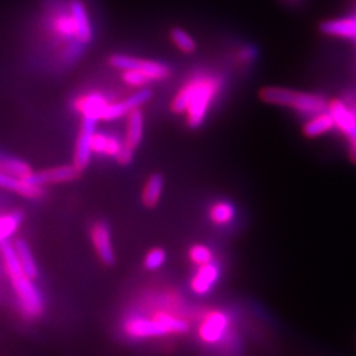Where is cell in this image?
I'll return each mask as SVG.
<instances>
[{"label": "cell", "instance_id": "obj_16", "mask_svg": "<svg viewBox=\"0 0 356 356\" xmlns=\"http://www.w3.org/2000/svg\"><path fill=\"white\" fill-rule=\"evenodd\" d=\"M321 32L335 38H355L356 17L327 20L321 24Z\"/></svg>", "mask_w": 356, "mask_h": 356}, {"label": "cell", "instance_id": "obj_8", "mask_svg": "<svg viewBox=\"0 0 356 356\" xmlns=\"http://www.w3.org/2000/svg\"><path fill=\"white\" fill-rule=\"evenodd\" d=\"M98 119L91 118V116H83L81 131L76 139V152H74V163L73 165L81 172L86 169L91 160L92 154V138L95 134V127H97Z\"/></svg>", "mask_w": 356, "mask_h": 356}, {"label": "cell", "instance_id": "obj_2", "mask_svg": "<svg viewBox=\"0 0 356 356\" xmlns=\"http://www.w3.org/2000/svg\"><path fill=\"white\" fill-rule=\"evenodd\" d=\"M1 259L6 268V273L10 279L13 292L16 294L22 314L29 319H36L44 313V300L33 280L28 277L22 267L13 243H1Z\"/></svg>", "mask_w": 356, "mask_h": 356}, {"label": "cell", "instance_id": "obj_18", "mask_svg": "<svg viewBox=\"0 0 356 356\" xmlns=\"http://www.w3.org/2000/svg\"><path fill=\"white\" fill-rule=\"evenodd\" d=\"M335 127V122L332 115L327 111L314 115L305 126H304V135L307 138H318L321 135H325L326 132Z\"/></svg>", "mask_w": 356, "mask_h": 356}, {"label": "cell", "instance_id": "obj_12", "mask_svg": "<svg viewBox=\"0 0 356 356\" xmlns=\"http://www.w3.org/2000/svg\"><path fill=\"white\" fill-rule=\"evenodd\" d=\"M220 276V268L216 263L198 267L191 280V289L197 296H206L213 291Z\"/></svg>", "mask_w": 356, "mask_h": 356}, {"label": "cell", "instance_id": "obj_30", "mask_svg": "<svg viewBox=\"0 0 356 356\" xmlns=\"http://www.w3.org/2000/svg\"><path fill=\"white\" fill-rule=\"evenodd\" d=\"M134 152H135V151H132V149H129V148L123 145L122 151L119 152V154H118L115 159H116V161H118L119 164L128 165V164H131V161L134 160Z\"/></svg>", "mask_w": 356, "mask_h": 356}, {"label": "cell", "instance_id": "obj_29", "mask_svg": "<svg viewBox=\"0 0 356 356\" xmlns=\"http://www.w3.org/2000/svg\"><path fill=\"white\" fill-rule=\"evenodd\" d=\"M58 29L66 36L76 35V29H74V23H73L72 15L70 16H64V17H61L58 20Z\"/></svg>", "mask_w": 356, "mask_h": 356}, {"label": "cell", "instance_id": "obj_28", "mask_svg": "<svg viewBox=\"0 0 356 356\" xmlns=\"http://www.w3.org/2000/svg\"><path fill=\"white\" fill-rule=\"evenodd\" d=\"M108 140H110V135L97 134V132H95V134H94V138H92V145H91V147H92V153L106 156Z\"/></svg>", "mask_w": 356, "mask_h": 356}, {"label": "cell", "instance_id": "obj_11", "mask_svg": "<svg viewBox=\"0 0 356 356\" xmlns=\"http://www.w3.org/2000/svg\"><path fill=\"white\" fill-rule=\"evenodd\" d=\"M151 98H152L151 90L141 89L122 102L108 103L99 116V120L110 122V120L119 119L124 115L129 114L132 110L139 108L141 104L148 102Z\"/></svg>", "mask_w": 356, "mask_h": 356}, {"label": "cell", "instance_id": "obj_22", "mask_svg": "<svg viewBox=\"0 0 356 356\" xmlns=\"http://www.w3.org/2000/svg\"><path fill=\"white\" fill-rule=\"evenodd\" d=\"M170 38L178 49L185 54H191L197 49L195 40L191 38V33H188L181 28H173L170 31Z\"/></svg>", "mask_w": 356, "mask_h": 356}, {"label": "cell", "instance_id": "obj_1", "mask_svg": "<svg viewBox=\"0 0 356 356\" xmlns=\"http://www.w3.org/2000/svg\"><path fill=\"white\" fill-rule=\"evenodd\" d=\"M223 88L222 78L213 74H200L188 81L172 101V111L176 114L186 113L188 126H202L209 108L219 91Z\"/></svg>", "mask_w": 356, "mask_h": 356}, {"label": "cell", "instance_id": "obj_21", "mask_svg": "<svg viewBox=\"0 0 356 356\" xmlns=\"http://www.w3.org/2000/svg\"><path fill=\"white\" fill-rule=\"evenodd\" d=\"M235 214L236 210L229 201H218L209 210V218L216 226H227L235 219Z\"/></svg>", "mask_w": 356, "mask_h": 356}, {"label": "cell", "instance_id": "obj_15", "mask_svg": "<svg viewBox=\"0 0 356 356\" xmlns=\"http://www.w3.org/2000/svg\"><path fill=\"white\" fill-rule=\"evenodd\" d=\"M143 131H144V115L140 108H135L128 114L126 135L123 140L124 147L135 151L143 140Z\"/></svg>", "mask_w": 356, "mask_h": 356}, {"label": "cell", "instance_id": "obj_4", "mask_svg": "<svg viewBox=\"0 0 356 356\" xmlns=\"http://www.w3.org/2000/svg\"><path fill=\"white\" fill-rule=\"evenodd\" d=\"M260 99L268 104L292 107L298 113L309 115H317L329 110L327 99L319 94L300 92L294 90L267 86L260 91Z\"/></svg>", "mask_w": 356, "mask_h": 356}, {"label": "cell", "instance_id": "obj_10", "mask_svg": "<svg viewBox=\"0 0 356 356\" xmlns=\"http://www.w3.org/2000/svg\"><path fill=\"white\" fill-rule=\"evenodd\" d=\"M90 239L95 254H98L103 264L113 266L115 263V252L110 227L101 220L92 223L90 229Z\"/></svg>", "mask_w": 356, "mask_h": 356}, {"label": "cell", "instance_id": "obj_23", "mask_svg": "<svg viewBox=\"0 0 356 356\" xmlns=\"http://www.w3.org/2000/svg\"><path fill=\"white\" fill-rule=\"evenodd\" d=\"M0 172L15 177L26 178L33 170L26 161L19 159H6L0 163Z\"/></svg>", "mask_w": 356, "mask_h": 356}, {"label": "cell", "instance_id": "obj_24", "mask_svg": "<svg viewBox=\"0 0 356 356\" xmlns=\"http://www.w3.org/2000/svg\"><path fill=\"white\" fill-rule=\"evenodd\" d=\"M22 220L23 216L20 213L0 216V243L6 242V239L13 236L16 229H19Z\"/></svg>", "mask_w": 356, "mask_h": 356}, {"label": "cell", "instance_id": "obj_25", "mask_svg": "<svg viewBox=\"0 0 356 356\" xmlns=\"http://www.w3.org/2000/svg\"><path fill=\"white\" fill-rule=\"evenodd\" d=\"M189 260L194 266L202 267L214 261V254L211 248L204 244H194L189 250Z\"/></svg>", "mask_w": 356, "mask_h": 356}, {"label": "cell", "instance_id": "obj_3", "mask_svg": "<svg viewBox=\"0 0 356 356\" xmlns=\"http://www.w3.org/2000/svg\"><path fill=\"white\" fill-rule=\"evenodd\" d=\"M189 330V322L170 312H156L151 317L131 314L123 321V332L136 341L181 335Z\"/></svg>", "mask_w": 356, "mask_h": 356}, {"label": "cell", "instance_id": "obj_26", "mask_svg": "<svg viewBox=\"0 0 356 356\" xmlns=\"http://www.w3.org/2000/svg\"><path fill=\"white\" fill-rule=\"evenodd\" d=\"M166 254L163 248H152L144 257V266L148 270H159L165 264Z\"/></svg>", "mask_w": 356, "mask_h": 356}, {"label": "cell", "instance_id": "obj_17", "mask_svg": "<svg viewBox=\"0 0 356 356\" xmlns=\"http://www.w3.org/2000/svg\"><path fill=\"white\" fill-rule=\"evenodd\" d=\"M13 247L16 250V254L19 257V261L24 269L26 276L31 277L32 280H36L38 277V264L35 261V257H33L32 250H31L28 242L23 238H17L13 242Z\"/></svg>", "mask_w": 356, "mask_h": 356}, {"label": "cell", "instance_id": "obj_7", "mask_svg": "<svg viewBox=\"0 0 356 356\" xmlns=\"http://www.w3.org/2000/svg\"><path fill=\"white\" fill-rule=\"evenodd\" d=\"M329 113L332 115L335 126L339 128L350 143V156L356 164V114L353 108L339 99L329 103Z\"/></svg>", "mask_w": 356, "mask_h": 356}, {"label": "cell", "instance_id": "obj_13", "mask_svg": "<svg viewBox=\"0 0 356 356\" xmlns=\"http://www.w3.org/2000/svg\"><path fill=\"white\" fill-rule=\"evenodd\" d=\"M0 188L17 193L19 195L28 200H38L44 194L42 188L29 184L26 178L15 177L4 172H0Z\"/></svg>", "mask_w": 356, "mask_h": 356}, {"label": "cell", "instance_id": "obj_6", "mask_svg": "<svg viewBox=\"0 0 356 356\" xmlns=\"http://www.w3.org/2000/svg\"><path fill=\"white\" fill-rule=\"evenodd\" d=\"M110 64L114 66L115 69H120V70H139L145 76H149L152 81L166 79L172 74V70L168 65L156 63V61L140 60V58L129 57L124 54L111 56Z\"/></svg>", "mask_w": 356, "mask_h": 356}, {"label": "cell", "instance_id": "obj_31", "mask_svg": "<svg viewBox=\"0 0 356 356\" xmlns=\"http://www.w3.org/2000/svg\"><path fill=\"white\" fill-rule=\"evenodd\" d=\"M241 58V61L244 63V64H248L251 60H254V57H256V51H254V48H244L242 51H241V56H239Z\"/></svg>", "mask_w": 356, "mask_h": 356}, {"label": "cell", "instance_id": "obj_19", "mask_svg": "<svg viewBox=\"0 0 356 356\" xmlns=\"http://www.w3.org/2000/svg\"><path fill=\"white\" fill-rule=\"evenodd\" d=\"M164 191V177L159 173H154L147 179L144 189L141 193V201L147 207H154L160 202Z\"/></svg>", "mask_w": 356, "mask_h": 356}, {"label": "cell", "instance_id": "obj_20", "mask_svg": "<svg viewBox=\"0 0 356 356\" xmlns=\"http://www.w3.org/2000/svg\"><path fill=\"white\" fill-rule=\"evenodd\" d=\"M108 102L99 94H90L85 95L76 102V108L82 113L83 116H91L99 120V116L102 114L104 107Z\"/></svg>", "mask_w": 356, "mask_h": 356}, {"label": "cell", "instance_id": "obj_14", "mask_svg": "<svg viewBox=\"0 0 356 356\" xmlns=\"http://www.w3.org/2000/svg\"><path fill=\"white\" fill-rule=\"evenodd\" d=\"M70 15L74 23L76 36L79 42L88 44L92 38V31L90 26L89 16L85 4L81 0H73L70 7Z\"/></svg>", "mask_w": 356, "mask_h": 356}, {"label": "cell", "instance_id": "obj_27", "mask_svg": "<svg viewBox=\"0 0 356 356\" xmlns=\"http://www.w3.org/2000/svg\"><path fill=\"white\" fill-rule=\"evenodd\" d=\"M123 79L124 82L132 88H144L152 79L139 70H123Z\"/></svg>", "mask_w": 356, "mask_h": 356}, {"label": "cell", "instance_id": "obj_9", "mask_svg": "<svg viewBox=\"0 0 356 356\" xmlns=\"http://www.w3.org/2000/svg\"><path fill=\"white\" fill-rule=\"evenodd\" d=\"M81 176V170L74 165L56 166L51 169H44L40 172H32L26 181L35 186H45L51 184L72 182Z\"/></svg>", "mask_w": 356, "mask_h": 356}, {"label": "cell", "instance_id": "obj_5", "mask_svg": "<svg viewBox=\"0 0 356 356\" xmlns=\"http://www.w3.org/2000/svg\"><path fill=\"white\" fill-rule=\"evenodd\" d=\"M231 330V318L223 310L214 309L209 310L201 319L197 334L202 343L207 346H216L223 342Z\"/></svg>", "mask_w": 356, "mask_h": 356}]
</instances>
